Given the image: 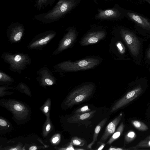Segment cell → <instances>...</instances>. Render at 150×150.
I'll return each mask as SVG.
<instances>
[{
  "label": "cell",
  "mask_w": 150,
  "mask_h": 150,
  "mask_svg": "<svg viewBox=\"0 0 150 150\" xmlns=\"http://www.w3.org/2000/svg\"><path fill=\"white\" fill-rule=\"evenodd\" d=\"M75 4L74 0H59L51 10L47 12L37 14L34 17L35 20L44 23H53L60 19Z\"/></svg>",
  "instance_id": "cell-1"
},
{
  "label": "cell",
  "mask_w": 150,
  "mask_h": 150,
  "mask_svg": "<svg viewBox=\"0 0 150 150\" xmlns=\"http://www.w3.org/2000/svg\"><path fill=\"white\" fill-rule=\"evenodd\" d=\"M95 85L89 83L82 85L71 92L65 102L68 107H72L88 100L93 96Z\"/></svg>",
  "instance_id": "cell-2"
},
{
  "label": "cell",
  "mask_w": 150,
  "mask_h": 150,
  "mask_svg": "<svg viewBox=\"0 0 150 150\" xmlns=\"http://www.w3.org/2000/svg\"><path fill=\"white\" fill-rule=\"evenodd\" d=\"M100 63V60L97 58H88L74 62H64L62 67L65 70L76 71L92 69Z\"/></svg>",
  "instance_id": "cell-3"
},
{
  "label": "cell",
  "mask_w": 150,
  "mask_h": 150,
  "mask_svg": "<svg viewBox=\"0 0 150 150\" xmlns=\"http://www.w3.org/2000/svg\"><path fill=\"white\" fill-rule=\"evenodd\" d=\"M120 34L132 54L137 56L140 49V43L138 39L134 34L127 30L122 29Z\"/></svg>",
  "instance_id": "cell-4"
},
{
  "label": "cell",
  "mask_w": 150,
  "mask_h": 150,
  "mask_svg": "<svg viewBox=\"0 0 150 150\" xmlns=\"http://www.w3.org/2000/svg\"><path fill=\"white\" fill-rule=\"evenodd\" d=\"M142 91L141 86H138L127 93L114 104L110 112H114L129 103L140 95Z\"/></svg>",
  "instance_id": "cell-5"
},
{
  "label": "cell",
  "mask_w": 150,
  "mask_h": 150,
  "mask_svg": "<svg viewBox=\"0 0 150 150\" xmlns=\"http://www.w3.org/2000/svg\"><path fill=\"white\" fill-rule=\"evenodd\" d=\"M122 116V113L121 112L108 124L105 128L104 133L98 142V144H100L105 142L108 138L114 133L117 125L121 120Z\"/></svg>",
  "instance_id": "cell-6"
},
{
  "label": "cell",
  "mask_w": 150,
  "mask_h": 150,
  "mask_svg": "<svg viewBox=\"0 0 150 150\" xmlns=\"http://www.w3.org/2000/svg\"><path fill=\"white\" fill-rule=\"evenodd\" d=\"M105 33L103 31H98L89 33L81 39L80 43L82 46L96 43L104 38Z\"/></svg>",
  "instance_id": "cell-7"
},
{
  "label": "cell",
  "mask_w": 150,
  "mask_h": 150,
  "mask_svg": "<svg viewBox=\"0 0 150 150\" xmlns=\"http://www.w3.org/2000/svg\"><path fill=\"white\" fill-rule=\"evenodd\" d=\"M127 14L130 19L142 28L150 30V22L146 18L134 13L128 12Z\"/></svg>",
  "instance_id": "cell-8"
},
{
  "label": "cell",
  "mask_w": 150,
  "mask_h": 150,
  "mask_svg": "<svg viewBox=\"0 0 150 150\" xmlns=\"http://www.w3.org/2000/svg\"><path fill=\"white\" fill-rule=\"evenodd\" d=\"M77 36V34L75 30L74 29H70L62 42L61 49H64L71 45L75 41Z\"/></svg>",
  "instance_id": "cell-9"
},
{
  "label": "cell",
  "mask_w": 150,
  "mask_h": 150,
  "mask_svg": "<svg viewBox=\"0 0 150 150\" xmlns=\"http://www.w3.org/2000/svg\"><path fill=\"white\" fill-rule=\"evenodd\" d=\"M96 111L93 110L80 114H75L69 119V122L72 123H77L81 121L88 120L94 116Z\"/></svg>",
  "instance_id": "cell-10"
},
{
  "label": "cell",
  "mask_w": 150,
  "mask_h": 150,
  "mask_svg": "<svg viewBox=\"0 0 150 150\" xmlns=\"http://www.w3.org/2000/svg\"><path fill=\"white\" fill-rule=\"evenodd\" d=\"M120 14V13L114 9L99 10L96 17L99 19H109L116 18Z\"/></svg>",
  "instance_id": "cell-11"
},
{
  "label": "cell",
  "mask_w": 150,
  "mask_h": 150,
  "mask_svg": "<svg viewBox=\"0 0 150 150\" xmlns=\"http://www.w3.org/2000/svg\"><path fill=\"white\" fill-rule=\"evenodd\" d=\"M107 120V118L106 117H105L101 121L96 127L93 136L92 141L87 146L89 149H91L92 146L97 141L98 134L101 129L105 125Z\"/></svg>",
  "instance_id": "cell-12"
},
{
  "label": "cell",
  "mask_w": 150,
  "mask_h": 150,
  "mask_svg": "<svg viewBox=\"0 0 150 150\" xmlns=\"http://www.w3.org/2000/svg\"><path fill=\"white\" fill-rule=\"evenodd\" d=\"M55 1V0H35V7L38 10L40 11L48 6H51Z\"/></svg>",
  "instance_id": "cell-13"
},
{
  "label": "cell",
  "mask_w": 150,
  "mask_h": 150,
  "mask_svg": "<svg viewBox=\"0 0 150 150\" xmlns=\"http://www.w3.org/2000/svg\"><path fill=\"white\" fill-rule=\"evenodd\" d=\"M124 127V125L123 122H122L120 123L116 131L113 134L108 141L107 144H111L114 141L118 138L123 132Z\"/></svg>",
  "instance_id": "cell-14"
},
{
  "label": "cell",
  "mask_w": 150,
  "mask_h": 150,
  "mask_svg": "<svg viewBox=\"0 0 150 150\" xmlns=\"http://www.w3.org/2000/svg\"><path fill=\"white\" fill-rule=\"evenodd\" d=\"M131 123L137 129L142 131H146L148 129V126L142 122L137 120H132Z\"/></svg>",
  "instance_id": "cell-15"
},
{
  "label": "cell",
  "mask_w": 150,
  "mask_h": 150,
  "mask_svg": "<svg viewBox=\"0 0 150 150\" xmlns=\"http://www.w3.org/2000/svg\"><path fill=\"white\" fill-rule=\"evenodd\" d=\"M85 143L86 141L84 139L76 137H73L70 142L73 145L79 146H83Z\"/></svg>",
  "instance_id": "cell-16"
},
{
  "label": "cell",
  "mask_w": 150,
  "mask_h": 150,
  "mask_svg": "<svg viewBox=\"0 0 150 150\" xmlns=\"http://www.w3.org/2000/svg\"><path fill=\"white\" fill-rule=\"evenodd\" d=\"M136 136L137 135L136 133L133 131H131L126 134L125 139L126 142L129 143L134 140Z\"/></svg>",
  "instance_id": "cell-17"
},
{
  "label": "cell",
  "mask_w": 150,
  "mask_h": 150,
  "mask_svg": "<svg viewBox=\"0 0 150 150\" xmlns=\"http://www.w3.org/2000/svg\"><path fill=\"white\" fill-rule=\"evenodd\" d=\"M91 110L88 106L86 105L76 110L75 111L74 113L75 114H82L89 112Z\"/></svg>",
  "instance_id": "cell-18"
},
{
  "label": "cell",
  "mask_w": 150,
  "mask_h": 150,
  "mask_svg": "<svg viewBox=\"0 0 150 150\" xmlns=\"http://www.w3.org/2000/svg\"><path fill=\"white\" fill-rule=\"evenodd\" d=\"M135 147H150V139H145L139 142Z\"/></svg>",
  "instance_id": "cell-19"
},
{
  "label": "cell",
  "mask_w": 150,
  "mask_h": 150,
  "mask_svg": "<svg viewBox=\"0 0 150 150\" xmlns=\"http://www.w3.org/2000/svg\"><path fill=\"white\" fill-rule=\"evenodd\" d=\"M23 29V28H22L16 33V34L15 35L14 39L15 41H18L21 39L23 35L22 32Z\"/></svg>",
  "instance_id": "cell-20"
},
{
  "label": "cell",
  "mask_w": 150,
  "mask_h": 150,
  "mask_svg": "<svg viewBox=\"0 0 150 150\" xmlns=\"http://www.w3.org/2000/svg\"><path fill=\"white\" fill-rule=\"evenodd\" d=\"M13 108L15 110L18 112L22 111L23 109V107L19 104H15L13 106Z\"/></svg>",
  "instance_id": "cell-21"
},
{
  "label": "cell",
  "mask_w": 150,
  "mask_h": 150,
  "mask_svg": "<svg viewBox=\"0 0 150 150\" xmlns=\"http://www.w3.org/2000/svg\"><path fill=\"white\" fill-rule=\"evenodd\" d=\"M50 37H47L44 38L41 40L39 42V44L42 45L45 44L46 42L50 40Z\"/></svg>",
  "instance_id": "cell-22"
},
{
  "label": "cell",
  "mask_w": 150,
  "mask_h": 150,
  "mask_svg": "<svg viewBox=\"0 0 150 150\" xmlns=\"http://www.w3.org/2000/svg\"><path fill=\"white\" fill-rule=\"evenodd\" d=\"M62 149L66 150H75L76 149H74V147L73 146V145L70 143V145L67 147L63 148Z\"/></svg>",
  "instance_id": "cell-23"
},
{
  "label": "cell",
  "mask_w": 150,
  "mask_h": 150,
  "mask_svg": "<svg viewBox=\"0 0 150 150\" xmlns=\"http://www.w3.org/2000/svg\"><path fill=\"white\" fill-rule=\"evenodd\" d=\"M7 125L6 122L3 119H0V125L1 126H5Z\"/></svg>",
  "instance_id": "cell-24"
},
{
  "label": "cell",
  "mask_w": 150,
  "mask_h": 150,
  "mask_svg": "<svg viewBox=\"0 0 150 150\" xmlns=\"http://www.w3.org/2000/svg\"><path fill=\"white\" fill-rule=\"evenodd\" d=\"M45 82L48 85H52L53 83L52 81L49 79H45Z\"/></svg>",
  "instance_id": "cell-25"
},
{
  "label": "cell",
  "mask_w": 150,
  "mask_h": 150,
  "mask_svg": "<svg viewBox=\"0 0 150 150\" xmlns=\"http://www.w3.org/2000/svg\"><path fill=\"white\" fill-rule=\"evenodd\" d=\"M21 59V57L19 55H16L14 58V60L16 62L19 61Z\"/></svg>",
  "instance_id": "cell-26"
},
{
  "label": "cell",
  "mask_w": 150,
  "mask_h": 150,
  "mask_svg": "<svg viewBox=\"0 0 150 150\" xmlns=\"http://www.w3.org/2000/svg\"><path fill=\"white\" fill-rule=\"evenodd\" d=\"M108 149L109 150H122L124 149L120 148H115L112 146H111Z\"/></svg>",
  "instance_id": "cell-27"
},
{
  "label": "cell",
  "mask_w": 150,
  "mask_h": 150,
  "mask_svg": "<svg viewBox=\"0 0 150 150\" xmlns=\"http://www.w3.org/2000/svg\"><path fill=\"white\" fill-rule=\"evenodd\" d=\"M100 146L97 149L98 150H101L103 149L105 145V144L104 143H103L100 144Z\"/></svg>",
  "instance_id": "cell-28"
},
{
  "label": "cell",
  "mask_w": 150,
  "mask_h": 150,
  "mask_svg": "<svg viewBox=\"0 0 150 150\" xmlns=\"http://www.w3.org/2000/svg\"><path fill=\"white\" fill-rule=\"evenodd\" d=\"M59 138L57 137H54L52 139V142L54 143H55L57 142L59 140Z\"/></svg>",
  "instance_id": "cell-29"
},
{
  "label": "cell",
  "mask_w": 150,
  "mask_h": 150,
  "mask_svg": "<svg viewBox=\"0 0 150 150\" xmlns=\"http://www.w3.org/2000/svg\"><path fill=\"white\" fill-rule=\"evenodd\" d=\"M43 111L45 113L49 111V107L47 106L45 107L43 109Z\"/></svg>",
  "instance_id": "cell-30"
},
{
  "label": "cell",
  "mask_w": 150,
  "mask_h": 150,
  "mask_svg": "<svg viewBox=\"0 0 150 150\" xmlns=\"http://www.w3.org/2000/svg\"><path fill=\"white\" fill-rule=\"evenodd\" d=\"M50 128H51L50 125V124H48L46 126V131L47 132L49 131L50 130Z\"/></svg>",
  "instance_id": "cell-31"
},
{
  "label": "cell",
  "mask_w": 150,
  "mask_h": 150,
  "mask_svg": "<svg viewBox=\"0 0 150 150\" xmlns=\"http://www.w3.org/2000/svg\"><path fill=\"white\" fill-rule=\"evenodd\" d=\"M37 149V147L35 146H32L29 149L30 150H35Z\"/></svg>",
  "instance_id": "cell-32"
},
{
  "label": "cell",
  "mask_w": 150,
  "mask_h": 150,
  "mask_svg": "<svg viewBox=\"0 0 150 150\" xmlns=\"http://www.w3.org/2000/svg\"><path fill=\"white\" fill-rule=\"evenodd\" d=\"M118 45L119 46H118V47L119 48L120 51H122V47L121 45L120 44H119Z\"/></svg>",
  "instance_id": "cell-33"
},
{
  "label": "cell",
  "mask_w": 150,
  "mask_h": 150,
  "mask_svg": "<svg viewBox=\"0 0 150 150\" xmlns=\"http://www.w3.org/2000/svg\"><path fill=\"white\" fill-rule=\"evenodd\" d=\"M145 139H150V135L146 137V138H145Z\"/></svg>",
  "instance_id": "cell-34"
},
{
  "label": "cell",
  "mask_w": 150,
  "mask_h": 150,
  "mask_svg": "<svg viewBox=\"0 0 150 150\" xmlns=\"http://www.w3.org/2000/svg\"><path fill=\"white\" fill-rule=\"evenodd\" d=\"M2 77V75L1 73H0V79H1Z\"/></svg>",
  "instance_id": "cell-35"
}]
</instances>
